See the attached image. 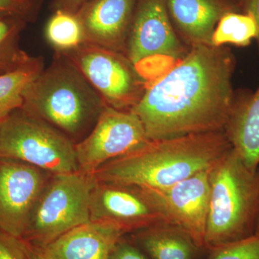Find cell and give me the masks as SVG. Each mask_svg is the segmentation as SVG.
<instances>
[{"mask_svg":"<svg viewBox=\"0 0 259 259\" xmlns=\"http://www.w3.org/2000/svg\"><path fill=\"white\" fill-rule=\"evenodd\" d=\"M236 58L228 48L199 44L146 86L131 110L149 140L224 131L236 98Z\"/></svg>","mask_w":259,"mask_h":259,"instance_id":"cell-1","label":"cell"},{"mask_svg":"<svg viewBox=\"0 0 259 259\" xmlns=\"http://www.w3.org/2000/svg\"><path fill=\"white\" fill-rule=\"evenodd\" d=\"M232 148L224 131L149 140L93 175L97 182L163 188L208 169Z\"/></svg>","mask_w":259,"mask_h":259,"instance_id":"cell-2","label":"cell"},{"mask_svg":"<svg viewBox=\"0 0 259 259\" xmlns=\"http://www.w3.org/2000/svg\"><path fill=\"white\" fill-rule=\"evenodd\" d=\"M105 105L77 68L56 51L50 66L25 90L21 109L77 144L93 130Z\"/></svg>","mask_w":259,"mask_h":259,"instance_id":"cell-3","label":"cell"},{"mask_svg":"<svg viewBox=\"0 0 259 259\" xmlns=\"http://www.w3.org/2000/svg\"><path fill=\"white\" fill-rule=\"evenodd\" d=\"M209 204L204 248L209 250L254 236L259 175L232 148L209 170Z\"/></svg>","mask_w":259,"mask_h":259,"instance_id":"cell-4","label":"cell"},{"mask_svg":"<svg viewBox=\"0 0 259 259\" xmlns=\"http://www.w3.org/2000/svg\"><path fill=\"white\" fill-rule=\"evenodd\" d=\"M93 175L76 171L53 175L34 205L24 241L45 248L61 235L90 222Z\"/></svg>","mask_w":259,"mask_h":259,"instance_id":"cell-5","label":"cell"},{"mask_svg":"<svg viewBox=\"0 0 259 259\" xmlns=\"http://www.w3.org/2000/svg\"><path fill=\"white\" fill-rule=\"evenodd\" d=\"M75 143L21 108L0 124V157L25 162L51 175L79 171Z\"/></svg>","mask_w":259,"mask_h":259,"instance_id":"cell-6","label":"cell"},{"mask_svg":"<svg viewBox=\"0 0 259 259\" xmlns=\"http://www.w3.org/2000/svg\"><path fill=\"white\" fill-rule=\"evenodd\" d=\"M61 53L77 68L105 105L130 111L144 95V77L125 54L88 42Z\"/></svg>","mask_w":259,"mask_h":259,"instance_id":"cell-7","label":"cell"},{"mask_svg":"<svg viewBox=\"0 0 259 259\" xmlns=\"http://www.w3.org/2000/svg\"><path fill=\"white\" fill-rule=\"evenodd\" d=\"M149 141L134 112L105 105L90 134L75 145L80 171L93 175L102 165Z\"/></svg>","mask_w":259,"mask_h":259,"instance_id":"cell-8","label":"cell"},{"mask_svg":"<svg viewBox=\"0 0 259 259\" xmlns=\"http://www.w3.org/2000/svg\"><path fill=\"white\" fill-rule=\"evenodd\" d=\"M90 214L92 222L112 225L125 234L170 223L144 187L97 181L90 197Z\"/></svg>","mask_w":259,"mask_h":259,"instance_id":"cell-9","label":"cell"},{"mask_svg":"<svg viewBox=\"0 0 259 259\" xmlns=\"http://www.w3.org/2000/svg\"><path fill=\"white\" fill-rule=\"evenodd\" d=\"M53 175L25 162L0 157V230L23 238L35 202Z\"/></svg>","mask_w":259,"mask_h":259,"instance_id":"cell-10","label":"cell"},{"mask_svg":"<svg viewBox=\"0 0 259 259\" xmlns=\"http://www.w3.org/2000/svg\"><path fill=\"white\" fill-rule=\"evenodd\" d=\"M187 53L172 26L166 0H140L126 42L129 61L137 67L155 56L180 60Z\"/></svg>","mask_w":259,"mask_h":259,"instance_id":"cell-11","label":"cell"},{"mask_svg":"<svg viewBox=\"0 0 259 259\" xmlns=\"http://www.w3.org/2000/svg\"><path fill=\"white\" fill-rule=\"evenodd\" d=\"M209 168L169 187H144L169 223L187 233L204 249L210 193Z\"/></svg>","mask_w":259,"mask_h":259,"instance_id":"cell-12","label":"cell"},{"mask_svg":"<svg viewBox=\"0 0 259 259\" xmlns=\"http://www.w3.org/2000/svg\"><path fill=\"white\" fill-rule=\"evenodd\" d=\"M136 0H90L76 13L84 42L125 54Z\"/></svg>","mask_w":259,"mask_h":259,"instance_id":"cell-13","label":"cell"},{"mask_svg":"<svg viewBox=\"0 0 259 259\" xmlns=\"http://www.w3.org/2000/svg\"><path fill=\"white\" fill-rule=\"evenodd\" d=\"M125 233L107 223L89 222L61 235L40 249L47 259H110Z\"/></svg>","mask_w":259,"mask_h":259,"instance_id":"cell-14","label":"cell"},{"mask_svg":"<svg viewBox=\"0 0 259 259\" xmlns=\"http://www.w3.org/2000/svg\"><path fill=\"white\" fill-rule=\"evenodd\" d=\"M170 19L191 46L212 45L218 22L228 12L238 11L235 3L219 0H166Z\"/></svg>","mask_w":259,"mask_h":259,"instance_id":"cell-15","label":"cell"},{"mask_svg":"<svg viewBox=\"0 0 259 259\" xmlns=\"http://www.w3.org/2000/svg\"><path fill=\"white\" fill-rule=\"evenodd\" d=\"M131 240L150 259H198L203 251L187 233L171 223L131 233Z\"/></svg>","mask_w":259,"mask_h":259,"instance_id":"cell-16","label":"cell"},{"mask_svg":"<svg viewBox=\"0 0 259 259\" xmlns=\"http://www.w3.org/2000/svg\"><path fill=\"white\" fill-rule=\"evenodd\" d=\"M44 69L42 57H33L28 64L0 75V122L23 107L24 93Z\"/></svg>","mask_w":259,"mask_h":259,"instance_id":"cell-17","label":"cell"},{"mask_svg":"<svg viewBox=\"0 0 259 259\" xmlns=\"http://www.w3.org/2000/svg\"><path fill=\"white\" fill-rule=\"evenodd\" d=\"M27 22L12 15H0V75L18 69L32 60L19 46V35Z\"/></svg>","mask_w":259,"mask_h":259,"instance_id":"cell-18","label":"cell"},{"mask_svg":"<svg viewBox=\"0 0 259 259\" xmlns=\"http://www.w3.org/2000/svg\"><path fill=\"white\" fill-rule=\"evenodd\" d=\"M258 30L255 20L249 15L239 11L228 12L218 22L211 44L223 47L232 44L238 47H248L256 39Z\"/></svg>","mask_w":259,"mask_h":259,"instance_id":"cell-19","label":"cell"},{"mask_svg":"<svg viewBox=\"0 0 259 259\" xmlns=\"http://www.w3.org/2000/svg\"><path fill=\"white\" fill-rule=\"evenodd\" d=\"M46 37L56 51L76 49L84 42L81 23L74 13L58 9L46 26Z\"/></svg>","mask_w":259,"mask_h":259,"instance_id":"cell-20","label":"cell"},{"mask_svg":"<svg viewBox=\"0 0 259 259\" xmlns=\"http://www.w3.org/2000/svg\"><path fill=\"white\" fill-rule=\"evenodd\" d=\"M207 259H259V236L218 247L208 251Z\"/></svg>","mask_w":259,"mask_h":259,"instance_id":"cell-21","label":"cell"},{"mask_svg":"<svg viewBox=\"0 0 259 259\" xmlns=\"http://www.w3.org/2000/svg\"><path fill=\"white\" fill-rule=\"evenodd\" d=\"M40 0H0V15H12L33 21L38 14Z\"/></svg>","mask_w":259,"mask_h":259,"instance_id":"cell-22","label":"cell"},{"mask_svg":"<svg viewBox=\"0 0 259 259\" xmlns=\"http://www.w3.org/2000/svg\"><path fill=\"white\" fill-rule=\"evenodd\" d=\"M0 259H30L28 244L0 230Z\"/></svg>","mask_w":259,"mask_h":259,"instance_id":"cell-23","label":"cell"},{"mask_svg":"<svg viewBox=\"0 0 259 259\" xmlns=\"http://www.w3.org/2000/svg\"><path fill=\"white\" fill-rule=\"evenodd\" d=\"M110 259H150L125 236L122 237L112 250Z\"/></svg>","mask_w":259,"mask_h":259,"instance_id":"cell-24","label":"cell"},{"mask_svg":"<svg viewBox=\"0 0 259 259\" xmlns=\"http://www.w3.org/2000/svg\"><path fill=\"white\" fill-rule=\"evenodd\" d=\"M241 8L243 13L253 18L258 27V34L255 40L258 44L259 54V0H242Z\"/></svg>","mask_w":259,"mask_h":259,"instance_id":"cell-25","label":"cell"},{"mask_svg":"<svg viewBox=\"0 0 259 259\" xmlns=\"http://www.w3.org/2000/svg\"><path fill=\"white\" fill-rule=\"evenodd\" d=\"M59 9L66 10L76 14L81 8L90 0H57Z\"/></svg>","mask_w":259,"mask_h":259,"instance_id":"cell-26","label":"cell"},{"mask_svg":"<svg viewBox=\"0 0 259 259\" xmlns=\"http://www.w3.org/2000/svg\"><path fill=\"white\" fill-rule=\"evenodd\" d=\"M27 244H28V254L30 259H47L40 248H35V247L32 246L28 243H27Z\"/></svg>","mask_w":259,"mask_h":259,"instance_id":"cell-27","label":"cell"},{"mask_svg":"<svg viewBox=\"0 0 259 259\" xmlns=\"http://www.w3.org/2000/svg\"><path fill=\"white\" fill-rule=\"evenodd\" d=\"M258 175H259V166L258 168ZM255 236H259V206H258V218H257L256 226H255Z\"/></svg>","mask_w":259,"mask_h":259,"instance_id":"cell-28","label":"cell"},{"mask_svg":"<svg viewBox=\"0 0 259 259\" xmlns=\"http://www.w3.org/2000/svg\"><path fill=\"white\" fill-rule=\"evenodd\" d=\"M234 1V3H236L237 5H238V7H241V2L242 0H233Z\"/></svg>","mask_w":259,"mask_h":259,"instance_id":"cell-29","label":"cell"},{"mask_svg":"<svg viewBox=\"0 0 259 259\" xmlns=\"http://www.w3.org/2000/svg\"><path fill=\"white\" fill-rule=\"evenodd\" d=\"M2 122H3V121H2ZM0 122V124H1V122Z\"/></svg>","mask_w":259,"mask_h":259,"instance_id":"cell-30","label":"cell"}]
</instances>
